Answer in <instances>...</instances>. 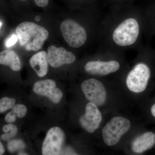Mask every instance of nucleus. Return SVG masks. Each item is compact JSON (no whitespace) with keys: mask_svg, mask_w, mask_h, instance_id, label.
<instances>
[{"mask_svg":"<svg viewBox=\"0 0 155 155\" xmlns=\"http://www.w3.org/2000/svg\"><path fill=\"white\" fill-rule=\"evenodd\" d=\"M18 40V37L17 35H13L6 41L5 45L7 47H11L12 46L14 45L17 43Z\"/></svg>","mask_w":155,"mask_h":155,"instance_id":"obj_20","label":"nucleus"},{"mask_svg":"<svg viewBox=\"0 0 155 155\" xmlns=\"http://www.w3.org/2000/svg\"><path fill=\"white\" fill-rule=\"evenodd\" d=\"M35 20L36 21H39L41 20V17L39 16H37L35 17Z\"/></svg>","mask_w":155,"mask_h":155,"instance_id":"obj_24","label":"nucleus"},{"mask_svg":"<svg viewBox=\"0 0 155 155\" xmlns=\"http://www.w3.org/2000/svg\"><path fill=\"white\" fill-rule=\"evenodd\" d=\"M139 32L137 20L133 18H128L121 22L114 31L113 40L120 46L131 45L136 41Z\"/></svg>","mask_w":155,"mask_h":155,"instance_id":"obj_2","label":"nucleus"},{"mask_svg":"<svg viewBox=\"0 0 155 155\" xmlns=\"http://www.w3.org/2000/svg\"><path fill=\"white\" fill-rule=\"evenodd\" d=\"M60 29L65 41L72 48H80L86 41V31L73 19H66L63 21L60 25Z\"/></svg>","mask_w":155,"mask_h":155,"instance_id":"obj_4","label":"nucleus"},{"mask_svg":"<svg viewBox=\"0 0 155 155\" xmlns=\"http://www.w3.org/2000/svg\"><path fill=\"white\" fill-rule=\"evenodd\" d=\"M81 89L86 99L97 106H102L107 99L105 87L101 81L95 78L84 81Z\"/></svg>","mask_w":155,"mask_h":155,"instance_id":"obj_6","label":"nucleus"},{"mask_svg":"<svg viewBox=\"0 0 155 155\" xmlns=\"http://www.w3.org/2000/svg\"><path fill=\"white\" fill-rule=\"evenodd\" d=\"M64 140V134L61 128L57 126L50 128L43 142L42 154L44 155L60 154Z\"/></svg>","mask_w":155,"mask_h":155,"instance_id":"obj_7","label":"nucleus"},{"mask_svg":"<svg viewBox=\"0 0 155 155\" xmlns=\"http://www.w3.org/2000/svg\"><path fill=\"white\" fill-rule=\"evenodd\" d=\"M2 21H1V28L2 27Z\"/></svg>","mask_w":155,"mask_h":155,"instance_id":"obj_26","label":"nucleus"},{"mask_svg":"<svg viewBox=\"0 0 155 155\" xmlns=\"http://www.w3.org/2000/svg\"><path fill=\"white\" fill-rule=\"evenodd\" d=\"M16 114L13 111H10L5 116V121L8 123H13L16 121Z\"/></svg>","mask_w":155,"mask_h":155,"instance_id":"obj_19","label":"nucleus"},{"mask_svg":"<svg viewBox=\"0 0 155 155\" xmlns=\"http://www.w3.org/2000/svg\"><path fill=\"white\" fill-rule=\"evenodd\" d=\"M12 110L16 114L17 117L18 118H23L27 114V107L24 105L21 104L15 105L12 108Z\"/></svg>","mask_w":155,"mask_h":155,"instance_id":"obj_18","label":"nucleus"},{"mask_svg":"<svg viewBox=\"0 0 155 155\" xmlns=\"http://www.w3.org/2000/svg\"><path fill=\"white\" fill-rule=\"evenodd\" d=\"M2 130L5 133L1 136V138L5 141H8L17 135L18 128L16 125L8 123L3 127Z\"/></svg>","mask_w":155,"mask_h":155,"instance_id":"obj_15","label":"nucleus"},{"mask_svg":"<svg viewBox=\"0 0 155 155\" xmlns=\"http://www.w3.org/2000/svg\"><path fill=\"white\" fill-rule=\"evenodd\" d=\"M16 100L14 98L3 97L0 100V113H5L8 110L12 109L15 105Z\"/></svg>","mask_w":155,"mask_h":155,"instance_id":"obj_16","label":"nucleus"},{"mask_svg":"<svg viewBox=\"0 0 155 155\" xmlns=\"http://www.w3.org/2000/svg\"><path fill=\"white\" fill-rule=\"evenodd\" d=\"M5 152V149L4 148V146L2 143V142H0V155H2Z\"/></svg>","mask_w":155,"mask_h":155,"instance_id":"obj_22","label":"nucleus"},{"mask_svg":"<svg viewBox=\"0 0 155 155\" xmlns=\"http://www.w3.org/2000/svg\"><path fill=\"white\" fill-rule=\"evenodd\" d=\"M130 127V121L126 118L121 116L112 118L103 128L102 136L105 143L108 146L115 145Z\"/></svg>","mask_w":155,"mask_h":155,"instance_id":"obj_3","label":"nucleus"},{"mask_svg":"<svg viewBox=\"0 0 155 155\" xmlns=\"http://www.w3.org/2000/svg\"><path fill=\"white\" fill-rule=\"evenodd\" d=\"M15 31L19 44L27 51H37L41 49L49 35L44 27L28 21L20 23Z\"/></svg>","mask_w":155,"mask_h":155,"instance_id":"obj_1","label":"nucleus"},{"mask_svg":"<svg viewBox=\"0 0 155 155\" xmlns=\"http://www.w3.org/2000/svg\"><path fill=\"white\" fill-rule=\"evenodd\" d=\"M151 112L153 116L155 117V104L153 105L151 108Z\"/></svg>","mask_w":155,"mask_h":155,"instance_id":"obj_23","label":"nucleus"},{"mask_svg":"<svg viewBox=\"0 0 155 155\" xmlns=\"http://www.w3.org/2000/svg\"><path fill=\"white\" fill-rule=\"evenodd\" d=\"M37 6L39 7H45L48 4V0H34Z\"/></svg>","mask_w":155,"mask_h":155,"instance_id":"obj_21","label":"nucleus"},{"mask_svg":"<svg viewBox=\"0 0 155 155\" xmlns=\"http://www.w3.org/2000/svg\"><path fill=\"white\" fill-rule=\"evenodd\" d=\"M150 77V70L143 63L137 64L127 75L126 84L129 90L136 93L144 91Z\"/></svg>","mask_w":155,"mask_h":155,"instance_id":"obj_5","label":"nucleus"},{"mask_svg":"<svg viewBox=\"0 0 155 155\" xmlns=\"http://www.w3.org/2000/svg\"><path fill=\"white\" fill-rule=\"evenodd\" d=\"M102 120L101 113L97 106L90 102L85 107V113L79 119V123L86 131L92 133L99 127Z\"/></svg>","mask_w":155,"mask_h":155,"instance_id":"obj_8","label":"nucleus"},{"mask_svg":"<svg viewBox=\"0 0 155 155\" xmlns=\"http://www.w3.org/2000/svg\"><path fill=\"white\" fill-rule=\"evenodd\" d=\"M0 64L8 66L14 71H19L21 68V63L19 56L9 50H3L0 53Z\"/></svg>","mask_w":155,"mask_h":155,"instance_id":"obj_14","label":"nucleus"},{"mask_svg":"<svg viewBox=\"0 0 155 155\" xmlns=\"http://www.w3.org/2000/svg\"><path fill=\"white\" fill-rule=\"evenodd\" d=\"M21 1H26V0H21Z\"/></svg>","mask_w":155,"mask_h":155,"instance_id":"obj_27","label":"nucleus"},{"mask_svg":"<svg viewBox=\"0 0 155 155\" xmlns=\"http://www.w3.org/2000/svg\"><path fill=\"white\" fill-rule=\"evenodd\" d=\"M47 59L51 67L58 68L63 65L73 63L75 61V56L65 48L51 45L48 48Z\"/></svg>","mask_w":155,"mask_h":155,"instance_id":"obj_10","label":"nucleus"},{"mask_svg":"<svg viewBox=\"0 0 155 155\" xmlns=\"http://www.w3.org/2000/svg\"><path fill=\"white\" fill-rule=\"evenodd\" d=\"M33 91L35 93L48 98L55 104H59L63 97V93L56 87V83L52 79L39 81L34 84Z\"/></svg>","mask_w":155,"mask_h":155,"instance_id":"obj_9","label":"nucleus"},{"mask_svg":"<svg viewBox=\"0 0 155 155\" xmlns=\"http://www.w3.org/2000/svg\"><path fill=\"white\" fill-rule=\"evenodd\" d=\"M155 144V134L152 132H146L134 140L131 148L134 152L142 153L151 149Z\"/></svg>","mask_w":155,"mask_h":155,"instance_id":"obj_13","label":"nucleus"},{"mask_svg":"<svg viewBox=\"0 0 155 155\" xmlns=\"http://www.w3.org/2000/svg\"><path fill=\"white\" fill-rule=\"evenodd\" d=\"M119 68V62L115 61H91L85 64L84 70L91 75L104 76L116 72Z\"/></svg>","mask_w":155,"mask_h":155,"instance_id":"obj_11","label":"nucleus"},{"mask_svg":"<svg viewBox=\"0 0 155 155\" xmlns=\"http://www.w3.org/2000/svg\"><path fill=\"white\" fill-rule=\"evenodd\" d=\"M25 145L21 140H10L8 144V148L9 152L14 153L19 150L25 148Z\"/></svg>","mask_w":155,"mask_h":155,"instance_id":"obj_17","label":"nucleus"},{"mask_svg":"<svg viewBox=\"0 0 155 155\" xmlns=\"http://www.w3.org/2000/svg\"><path fill=\"white\" fill-rule=\"evenodd\" d=\"M18 155H28V154L26 153L22 152H19V154H18Z\"/></svg>","mask_w":155,"mask_h":155,"instance_id":"obj_25","label":"nucleus"},{"mask_svg":"<svg viewBox=\"0 0 155 155\" xmlns=\"http://www.w3.org/2000/svg\"><path fill=\"white\" fill-rule=\"evenodd\" d=\"M31 67L40 77H43L47 74L48 62L47 53L41 51L34 54L29 61Z\"/></svg>","mask_w":155,"mask_h":155,"instance_id":"obj_12","label":"nucleus"}]
</instances>
